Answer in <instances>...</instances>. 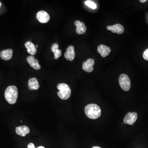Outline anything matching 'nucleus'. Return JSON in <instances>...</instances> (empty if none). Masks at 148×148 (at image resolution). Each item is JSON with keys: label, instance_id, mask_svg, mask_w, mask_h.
Instances as JSON below:
<instances>
[{"label": "nucleus", "instance_id": "16", "mask_svg": "<svg viewBox=\"0 0 148 148\" xmlns=\"http://www.w3.org/2000/svg\"><path fill=\"white\" fill-rule=\"evenodd\" d=\"M25 46L27 52L32 56L34 55L37 53V48L36 46L30 41H27L25 43Z\"/></svg>", "mask_w": 148, "mask_h": 148}, {"label": "nucleus", "instance_id": "21", "mask_svg": "<svg viewBox=\"0 0 148 148\" xmlns=\"http://www.w3.org/2000/svg\"><path fill=\"white\" fill-rule=\"evenodd\" d=\"M140 1L141 3H145L147 1V0H140Z\"/></svg>", "mask_w": 148, "mask_h": 148}, {"label": "nucleus", "instance_id": "15", "mask_svg": "<svg viewBox=\"0 0 148 148\" xmlns=\"http://www.w3.org/2000/svg\"><path fill=\"white\" fill-rule=\"evenodd\" d=\"M28 86L30 90H38L40 87L39 84L36 77L29 79L28 82Z\"/></svg>", "mask_w": 148, "mask_h": 148}, {"label": "nucleus", "instance_id": "10", "mask_svg": "<svg viewBox=\"0 0 148 148\" xmlns=\"http://www.w3.org/2000/svg\"><path fill=\"white\" fill-rule=\"evenodd\" d=\"M27 61L32 68L36 70H39L41 69V66L39 61L35 58L34 56H29L27 58Z\"/></svg>", "mask_w": 148, "mask_h": 148}, {"label": "nucleus", "instance_id": "5", "mask_svg": "<svg viewBox=\"0 0 148 148\" xmlns=\"http://www.w3.org/2000/svg\"><path fill=\"white\" fill-rule=\"evenodd\" d=\"M138 119V114L137 113L133 112L128 113L125 116L123 119V122L125 124L132 125L135 123Z\"/></svg>", "mask_w": 148, "mask_h": 148}, {"label": "nucleus", "instance_id": "9", "mask_svg": "<svg viewBox=\"0 0 148 148\" xmlns=\"http://www.w3.org/2000/svg\"><path fill=\"white\" fill-rule=\"evenodd\" d=\"M65 58L67 60L73 61L75 56V47L73 45H70L66 49V52L64 54Z\"/></svg>", "mask_w": 148, "mask_h": 148}, {"label": "nucleus", "instance_id": "4", "mask_svg": "<svg viewBox=\"0 0 148 148\" xmlns=\"http://www.w3.org/2000/svg\"><path fill=\"white\" fill-rule=\"evenodd\" d=\"M120 87L125 91H128L131 88V82L129 77L126 74L120 75L119 79Z\"/></svg>", "mask_w": 148, "mask_h": 148}, {"label": "nucleus", "instance_id": "7", "mask_svg": "<svg viewBox=\"0 0 148 148\" xmlns=\"http://www.w3.org/2000/svg\"><path fill=\"white\" fill-rule=\"evenodd\" d=\"M50 16L47 12L41 10L39 11L36 14V18L41 23H47L50 20Z\"/></svg>", "mask_w": 148, "mask_h": 148}, {"label": "nucleus", "instance_id": "8", "mask_svg": "<svg viewBox=\"0 0 148 148\" xmlns=\"http://www.w3.org/2000/svg\"><path fill=\"white\" fill-rule=\"evenodd\" d=\"M107 29L113 33L121 34L124 32V28L121 24H117L112 26H108Z\"/></svg>", "mask_w": 148, "mask_h": 148}, {"label": "nucleus", "instance_id": "12", "mask_svg": "<svg viewBox=\"0 0 148 148\" xmlns=\"http://www.w3.org/2000/svg\"><path fill=\"white\" fill-rule=\"evenodd\" d=\"M75 24L77 27L76 32L77 34L79 35H82L86 32V27L83 22L77 20L75 21Z\"/></svg>", "mask_w": 148, "mask_h": 148}, {"label": "nucleus", "instance_id": "6", "mask_svg": "<svg viewBox=\"0 0 148 148\" xmlns=\"http://www.w3.org/2000/svg\"><path fill=\"white\" fill-rule=\"evenodd\" d=\"M95 60L92 58H88L87 61L83 63L82 68L83 70L87 73H91L93 71V66L95 65Z\"/></svg>", "mask_w": 148, "mask_h": 148}, {"label": "nucleus", "instance_id": "13", "mask_svg": "<svg viewBox=\"0 0 148 148\" xmlns=\"http://www.w3.org/2000/svg\"><path fill=\"white\" fill-rule=\"evenodd\" d=\"M13 53V51L11 49L3 50L0 52V57L2 60L8 61L12 58Z\"/></svg>", "mask_w": 148, "mask_h": 148}, {"label": "nucleus", "instance_id": "19", "mask_svg": "<svg viewBox=\"0 0 148 148\" xmlns=\"http://www.w3.org/2000/svg\"><path fill=\"white\" fill-rule=\"evenodd\" d=\"M143 57L145 60L148 61V48L146 49L143 53Z\"/></svg>", "mask_w": 148, "mask_h": 148}, {"label": "nucleus", "instance_id": "11", "mask_svg": "<svg viewBox=\"0 0 148 148\" xmlns=\"http://www.w3.org/2000/svg\"><path fill=\"white\" fill-rule=\"evenodd\" d=\"M98 52L101 54V56L103 58L108 56L111 51V49L107 46L104 45H101L98 47Z\"/></svg>", "mask_w": 148, "mask_h": 148}, {"label": "nucleus", "instance_id": "18", "mask_svg": "<svg viewBox=\"0 0 148 148\" xmlns=\"http://www.w3.org/2000/svg\"><path fill=\"white\" fill-rule=\"evenodd\" d=\"M85 4L86 5L92 9H95L97 8L96 4L91 1H86L85 2Z\"/></svg>", "mask_w": 148, "mask_h": 148}, {"label": "nucleus", "instance_id": "2", "mask_svg": "<svg viewBox=\"0 0 148 148\" xmlns=\"http://www.w3.org/2000/svg\"><path fill=\"white\" fill-rule=\"evenodd\" d=\"M18 96V89L14 86H10L7 88L5 92V97L9 104H15Z\"/></svg>", "mask_w": 148, "mask_h": 148}, {"label": "nucleus", "instance_id": "3", "mask_svg": "<svg viewBox=\"0 0 148 148\" xmlns=\"http://www.w3.org/2000/svg\"><path fill=\"white\" fill-rule=\"evenodd\" d=\"M57 87L59 90L57 94L59 98L64 100H67L70 98L71 94V90L68 84L65 83L59 84Z\"/></svg>", "mask_w": 148, "mask_h": 148}, {"label": "nucleus", "instance_id": "22", "mask_svg": "<svg viewBox=\"0 0 148 148\" xmlns=\"http://www.w3.org/2000/svg\"><path fill=\"white\" fill-rule=\"evenodd\" d=\"M92 148H102L100 147H97V146H95V147H93Z\"/></svg>", "mask_w": 148, "mask_h": 148}, {"label": "nucleus", "instance_id": "1", "mask_svg": "<svg viewBox=\"0 0 148 148\" xmlns=\"http://www.w3.org/2000/svg\"><path fill=\"white\" fill-rule=\"evenodd\" d=\"M85 113L89 119H95L101 116V110L100 107L95 104H88L85 108Z\"/></svg>", "mask_w": 148, "mask_h": 148}, {"label": "nucleus", "instance_id": "23", "mask_svg": "<svg viewBox=\"0 0 148 148\" xmlns=\"http://www.w3.org/2000/svg\"><path fill=\"white\" fill-rule=\"evenodd\" d=\"M45 148L44 147H42V146H41V147H38V148Z\"/></svg>", "mask_w": 148, "mask_h": 148}, {"label": "nucleus", "instance_id": "25", "mask_svg": "<svg viewBox=\"0 0 148 148\" xmlns=\"http://www.w3.org/2000/svg\"><path fill=\"white\" fill-rule=\"evenodd\" d=\"M1 3H0V6H1Z\"/></svg>", "mask_w": 148, "mask_h": 148}, {"label": "nucleus", "instance_id": "20", "mask_svg": "<svg viewBox=\"0 0 148 148\" xmlns=\"http://www.w3.org/2000/svg\"><path fill=\"white\" fill-rule=\"evenodd\" d=\"M27 148H36L34 145L33 143H29L28 145Z\"/></svg>", "mask_w": 148, "mask_h": 148}, {"label": "nucleus", "instance_id": "17", "mask_svg": "<svg viewBox=\"0 0 148 148\" xmlns=\"http://www.w3.org/2000/svg\"><path fill=\"white\" fill-rule=\"evenodd\" d=\"M59 45L58 43H55L51 46V50L54 54V59H58L62 54V51L61 49H58Z\"/></svg>", "mask_w": 148, "mask_h": 148}, {"label": "nucleus", "instance_id": "24", "mask_svg": "<svg viewBox=\"0 0 148 148\" xmlns=\"http://www.w3.org/2000/svg\"><path fill=\"white\" fill-rule=\"evenodd\" d=\"M38 45H36V47L38 48Z\"/></svg>", "mask_w": 148, "mask_h": 148}, {"label": "nucleus", "instance_id": "14", "mask_svg": "<svg viewBox=\"0 0 148 148\" xmlns=\"http://www.w3.org/2000/svg\"><path fill=\"white\" fill-rule=\"evenodd\" d=\"M16 132L17 135L22 137H25L27 134H29L30 132V129L27 126L23 125L16 127Z\"/></svg>", "mask_w": 148, "mask_h": 148}]
</instances>
